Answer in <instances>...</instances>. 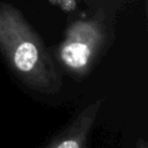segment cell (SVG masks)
<instances>
[{"mask_svg": "<svg viewBox=\"0 0 148 148\" xmlns=\"http://www.w3.org/2000/svg\"><path fill=\"white\" fill-rule=\"evenodd\" d=\"M102 104L101 98L89 103L43 148H88V139Z\"/></svg>", "mask_w": 148, "mask_h": 148, "instance_id": "3957f363", "label": "cell"}, {"mask_svg": "<svg viewBox=\"0 0 148 148\" xmlns=\"http://www.w3.org/2000/svg\"><path fill=\"white\" fill-rule=\"evenodd\" d=\"M0 54L13 74L29 89L54 95L61 76L43 39L12 3L0 2Z\"/></svg>", "mask_w": 148, "mask_h": 148, "instance_id": "6da1fadb", "label": "cell"}, {"mask_svg": "<svg viewBox=\"0 0 148 148\" xmlns=\"http://www.w3.org/2000/svg\"><path fill=\"white\" fill-rule=\"evenodd\" d=\"M136 148H147V143L145 140H139L136 143Z\"/></svg>", "mask_w": 148, "mask_h": 148, "instance_id": "277c9868", "label": "cell"}, {"mask_svg": "<svg viewBox=\"0 0 148 148\" xmlns=\"http://www.w3.org/2000/svg\"><path fill=\"white\" fill-rule=\"evenodd\" d=\"M113 23L104 8L74 21L58 46L61 66L74 77H86L102 59L111 44Z\"/></svg>", "mask_w": 148, "mask_h": 148, "instance_id": "7a4b0ae2", "label": "cell"}]
</instances>
